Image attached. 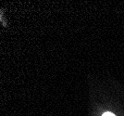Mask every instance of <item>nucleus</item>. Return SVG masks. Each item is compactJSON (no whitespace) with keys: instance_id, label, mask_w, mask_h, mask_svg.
Segmentation results:
<instances>
[{"instance_id":"obj_1","label":"nucleus","mask_w":124,"mask_h":116,"mask_svg":"<svg viewBox=\"0 0 124 116\" xmlns=\"http://www.w3.org/2000/svg\"><path fill=\"white\" fill-rule=\"evenodd\" d=\"M103 116H115V115H114V114H112V113H110V112H106Z\"/></svg>"}]
</instances>
